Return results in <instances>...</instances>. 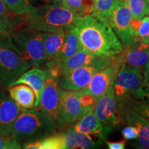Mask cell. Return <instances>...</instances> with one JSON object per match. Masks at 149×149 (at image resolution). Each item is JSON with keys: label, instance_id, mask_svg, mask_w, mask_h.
Returning a JSON list of instances; mask_svg holds the SVG:
<instances>
[{"label": "cell", "instance_id": "obj_1", "mask_svg": "<svg viewBox=\"0 0 149 149\" xmlns=\"http://www.w3.org/2000/svg\"><path fill=\"white\" fill-rule=\"evenodd\" d=\"M81 47L96 56L112 57L122 53V43L107 20L88 14L74 26Z\"/></svg>", "mask_w": 149, "mask_h": 149}, {"label": "cell", "instance_id": "obj_2", "mask_svg": "<svg viewBox=\"0 0 149 149\" xmlns=\"http://www.w3.org/2000/svg\"><path fill=\"white\" fill-rule=\"evenodd\" d=\"M80 17L66 7L55 3L31 5L23 15V24L41 32L58 33L74 27Z\"/></svg>", "mask_w": 149, "mask_h": 149}, {"label": "cell", "instance_id": "obj_3", "mask_svg": "<svg viewBox=\"0 0 149 149\" xmlns=\"http://www.w3.org/2000/svg\"><path fill=\"white\" fill-rule=\"evenodd\" d=\"M51 122L37 109H23L15 122L11 136L21 143L36 140L55 133Z\"/></svg>", "mask_w": 149, "mask_h": 149}, {"label": "cell", "instance_id": "obj_4", "mask_svg": "<svg viewBox=\"0 0 149 149\" xmlns=\"http://www.w3.org/2000/svg\"><path fill=\"white\" fill-rule=\"evenodd\" d=\"M10 35L21 55L33 66L40 68L45 65L46 57L41 31L22 24L14 27Z\"/></svg>", "mask_w": 149, "mask_h": 149}, {"label": "cell", "instance_id": "obj_5", "mask_svg": "<svg viewBox=\"0 0 149 149\" xmlns=\"http://www.w3.org/2000/svg\"><path fill=\"white\" fill-rule=\"evenodd\" d=\"M59 89L57 79L48 74L41 95L40 103L35 109L44 115L56 130L61 131L67 128L61 115Z\"/></svg>", "mask_w": 149, "mask_h": 149}, {"label": "cell", "instance_id": "obj_6", "mask_svg": "<svg viewBox=\"0 0 149 149\" xmlns=\"http://www.w3.org/2000/svg\"><path fill=\"white\" fill-rule=\"evenodd\" d=\"M113 56L98 57L91 64L84 66L61 74L58 79L59 87L66 91H77L85 88L95 74L111 64Z\"/></svg>", "mask_w": 149, "mask_h": 149}, {"label": "cell", "instance_id": "obj_7", "mask_svg": "<svg viewBox=\"0 0 149 149\" xmlns=\"http://www.w3.org/2000/svg\"><path fill=\"white\" fill-rule=\"evenodd\" d=\"M32 67L21 54L11 48L0 49V90L11 86L22 74Z\"/></svg>", "mask_w": 149, "mask_h": 149}, {"label": "cell", "instance_id": "obj_8", "mask_svg": "<svg viewBox=\"0 0 149 149\" xmlns=\"http://www.w3.org/2000/svg\"><path fill=\"white\" fill-rule=\"evenodd\" d=\"M132 19L133 15L126 0H122L116 6L107 20L122 43L123 48L139 41L135 36L132 29Z\"/></svg>", "mask_w": 149, "mask_h": 149}, {"label": "cell", "instance_id": "obj_9", "mask_svg": "<svg viewBox=\"0 0 149 149\" xmlns=\"http://www.w3.org/2000/svg\"><path fill=\"white\" fill-rule=\"evenodd\" d=\"M122 65V53L113 56L111 64L96 72L91 79L88 84L85 88L78 91L81 94L91 95L95 97L97 100L113 85L115 76Z\"/></svg>", "mask_w": 149, "mask_h": 149}, {"label": "cell", "instance_id": "obj_10", "mask_svg": "<svg viewBox=\"0 0 149 149\" xmlns=\"http://www.w3.org/2000/svg\"><path fill=\"white\" fill-rule=\"evenodd\" d=\"M143 79L144 77L140 70L122 65L113 84L116 100L133 95L140 87Z\"/></svg>", "mask_w": 149, "mask_h": 149}, {"label": "cell", "instance_id": "obj_11", "mask_svg": "<svg viewBox=\"0 0 149 149\" xmlns=\"http://www.w3.org/2000/svg\"><path fill=\"white\" fill-rule=\"evenodd\" d=\"M94 113L105 128L112 130L113 128L121 124L113 85L97 100L95 104Z\"/></svg>", "mask_w": 149, "mask_h": 149}, {"label": "cell", "instance_id": "obj_12", "mask_svg": "<svg viewBox=\"0 0 149 149\" xmlns=\"http://www.w3.org/2000/svg\"><path fill=\"white\" fill-rule=\"evenodd\" d=\"M60 111L62 120L66 128L73 125L79 120L90 107L86 109L81 107L79 102V91H66L59 89Z\"/></svg>", "mask_w": 149, "mask_h": 149}, {"label": "cell", "instance_id": "obj_13", "mask_svg": "<svg viewBox=\"0 0 149 149\" xmlns=\"http://www.w3.org/2000/svg\"><path fill=\"white\" fill-rule=\"evenodd\" d=\"M22 109L6 90H0V130L4 135H11L12 128Z\"/></svg>", "mask_w": 149, "mask_h": 149}, {"label": "cell", "instance_id": "obj_14", "mask_svg": "<svg viewBox=\"0 0 149 149\" xmlns=\"http://www.w3.org/2000/svg\"><path fill=\"white\" fill-rule=\"evenodd\" d=\"M119 118L121 124L126 123L128 125L135 126L138 130L137 148H149V124L142 115L124 108L117 107Z\"/></svg>", "mask_w": 149, "mask_h": 149}, {"label": "cell", "instance_id": "obj_15", "mask_svg": "<svg viewBox=\"0 0 149 149\" xmlns=\"http://www.w3.org/2000/svg\"><path fill=\"white\" fill-rule=\"evenodd\" d=\"M121 53L123 66L142 71L149 57V44L139 40L123 48Z\"/></svg>", "mask_w": 149, "mask_h": 149}, {"label": "cell", "instance_id": "obj_16", "mask_svg": "<svg viewBox=\"0 0 149 149\" xmlns=\"http://www.w3.org/2000/svg\"><path fill=\"white\" fill-rule=\"evenodd\" d=\"M94 107L95 106L89 108L79 120L70 126L79 133L88 135H96L100 139H104L112 130L105 128L100 123L94 113Z\"/></svg>", "mask_w": 149, "mask_h": 149}, {"label": "cell", "instance_id": "obj_17", "mask_svg": "<svg viewBox=\"0 0 149 149\" xmlns=\"http://www.w3.org/2000/svg\"><path fill=\"white\" fill-rule=\"evenodd\" d=\"M82 47L80 44L79 37L74 26L67 30L65 33L64 44L57 57L52 62L46 64V70L48 74L52 73L61 62L75 54Z\"/></svg>", "mask_w": 149, "mask_h": 149}, {"label": "cell", "instance_id": "obj_18", "mask_svg": "<svg viewBox=\"0 0 149 149\" xmlns=\"http://www.w3.org/2000/svg\"><path fill=\"white\" fill-rule=\"evenodd\" d=\"M98 57L99 56L91 53L85 48H81L75 54L61 62L49 75L57 79L61 74L68 73L79 67L91 64L95 61Z\"/></svg>", "mask_w": 149, "mask_h": 149}, {"label": "cell", "instance_id": "obj_19", "mask_svg": "<svg viewBox=\"0 0 149 149\" xmlns=\"http://www.w3.org/2000/svg\"><path fill=\"white\" fill-rule=\"evenodd\" d=\"M61 149L95 148L102 144V141H95L91 135L79 133L69 126L61 131Z\"/></svg>", "mask_w": 149, "mask_h": 149}, {"label": "cell", "instance_id": "obj_20", "mask_svg": "<svg viewBox=\"0 0 149 149\" xmlns=\"http://www.w3.org/2000/svg\"><path fill=\"white\" fill-rule=\"evenodd\" d=\"M48 76V74L46 70H42L40 68L34 67L32 69L28 70L22 74L13 84L12 86L22 84L31 87L34 91L35 95V108H36L40 103L41 95Z\"/></svg>", "mask_w": 149, "mask_h": 149}, {"label": "cell", "instance_id": "obj_21", "mask_svg": "<svg viewBox=\"0 0 149 149\" xmlns=\"http://www.w3.org/2000/svg\"><path fill=\"white\" fill-rule=\"evenodd\" d=\"M65 33L66 31L58 33L42 32L43 45L46 57V64L52 62L57 57L64 44Z\"/></svg>", "mask_w": 149, "mask_h": 149}, {"label": "cell", "instance_id": "obj_22", "mask_svg": "<svg viewBox=\"0 0 149 149\" xmlns=\"http://www.w3.org/2000/svg\"><path fill=\"white\" fill-rule=\"evenodd\" d=\"M10 97L23 109H34L35 95L33 89L26 84H16L7 88Z\"/></svg>", "mask_w": 149, "mask_h": 149}, {"label": "cell", "instance_id": "obj_23", "mask_svg": "<svg viewBox=\"0 0 149 149\" xmlns=\"http://www.w3.org/2000/svg\"><path fill=\"white\" fill-rule=\"evenodd\" d=\"M117 107L130 110L149 118V102L143 101L133 96H128L122 100H117Z\"/></svg>", "mask_w": 149, "mask_h": 149}, {"label": "cell", "instance_id": "obj_24", "mask_svg": "<svg viewBox=\"0 0 149 149\" xmlns=\"http://www.w3.org/2000/svg\"><path fill=\"white\" fill-rule=\"evenodd\" d=\"M122 0H92L91 15L108 20L116 6Z\"/></svg>", "mask_w": 149, "mask_h": 149}, {"label": "cell", "instance_id": "obj_25", "mask_svg": "<svg viewBox=\"0 0 149 149\" xmlns=\"http://www.w3.org/2000/svg\"><path fill=\"white\" fill-rule=\"evenodd\" d=\"M91 6L92 0H65V7L80 17L91 14Z\"/></svg>", "mask_w": 149, "mask_h": 149}, {"label": "cell", "instance_id": "obj_26", "mask_svg": "<svg viewBox=\"0 0 149 149\" xmlns=\"http://www.w3.org/2000/svg\"><path fill=\"white\" fill-rule=\"evenodd\" d=\"M126 1L133 18L139 20L148 15L149 3L147 0H126Z\"/></svg>", "mask_w": 149, "mask_h": 149}, {"label": "cell", "instance_id": "obj_27", "mask_svg": "<svg viewBox=\"0 0 149 149\" xmlns=\"http://www.w3.org/2000/svg\"><path fill=\"white\" fill-rule=\"evenodd\" d=\"M9 12L16 16H23L32 5L29 0H3Z\"/></svg>", "mask_w": 149, "mask_h": 149}, {"label": "cell", "instance_id": "obj_28", "mask_svg": "<svg viewBox=\"0 0 149 149\" xmlns=\"http://www.w3.org/2000/svg\"><path fill=\"white\" fill-rule=\"evenodd\" d=\"M22 145L11 135L0 134V149H19Z\"/></svg>", "mask_w": 149, "mask_h": 149}, {"label": "cell", "instance_id": "obj_29", "mask_svg": "<svg viewBox=\"0 0 149 149\" xmlns=\"http://www.w3.org/2000/svg\"><path fill=\"white\" fill-rule=\"evenodd\" d=\"M134 35L139 40L149 36V17L148 15L140 19L138 28L135 31Z\"/></svg>", "mask_w": 149, "mask_h": 149}, {"label": "cell", "instance_id": "obj_30", "mask_svg": "<svg viewBox=\"0 0 149 149\" xmlns=\"http://www.w3.org/2000/svg\"><path fill=\"white\" fill-rule=\"evenodd\" d=\"M1 48H11L20 53L17 47L13 42L12 37L8 33L0 32V49Z\"/></svg>", "mask_w": 149, "mask_h": 149}, {"label": "cell", "instance_id": "obj_31", "mask_svg": "<svg viewBox=\"0 0 149 149\" xmlns=\"http://www.w3.org/2000/svg\"><path fill=\"white\" fill-rule=\"evenodd\" d=\"M122 134L126 140H135L138 137V130L135 126L128 125L122 130Z\"/></svg>", "mask_w": 149, "mask_h": 149}, {"label": "cell", "instance_id": "obj_32", "mask_svg": "<svg viewBox=\"0 0 149 149\" xmlns=\"http://www.w3.org/2000/svg\"><path fill=\"white\" fill-rule=\"evenodd\" d=\"M79 100L81 107L84 109H86V108L92 107V106H95L97 102V100L95 97L88 94H81V93H80Z\"/></svg>", "mask_w": 149, "mask_h": 149}, {"label": "cell", "instance_id": "obj_33", "mask_svg": "<svg viewBox=\"0 0 149 149\" xmlns=\"http://www.w3.org/2000/svg\"><path fill=\"white\" fill-rule=\"evenodd\" d=\"M10 13L7 7L6 6L3 0H0V19H3L6 23L8 24L12 28V23H11V20L10 17Z\"/></svg>", "mask_w": 149, "mask_h": 149}, {"label": "cell", "instance_id": "obj_34", "mask_svg": "<svg viewBox=\"0 0 149 149\" xmlns=\"http://www.w3.org/2000/svg\"><path fill=\"white\" fill-rule=\"evenodd\" d=\"M149 91V72L148 74H146V75L144 76V79H143L142 84L140 86L138 90L134 93L133 95V97H137L141 94V93L146 92V91Z\"/></svg>", "mask_w": 149, "mask_h": 149}, {"label": "cell", "instance_id": "obj_35", "mask_svg": "<svg viewBox=\"0 0 149 149\" xmlns=\"http://www.w3.org/2000/svg\"><path fill=\"white\" fill-rule=\"evenodd\" d=\"M106 141V144H107L108 148L110 149H124L125 148V141H117V142H113L107 140H104Z\"/></svg>", "mask_w": 149, "mask_h": 149}, {"label": "cell", "instance_id": "obj_36", "mask_svg": "<svg viewBox=\"0 0 149 149\" xmlns=\"http://www.w3.org/2000/svg\"><path fill=\"white\" fill-rule=\"evenodd\" d=\"M0 32L8 33L10 35H11L12 32V28L1 19H0Z\"/></svg>", "mask_w": 149, "mask_h": 149}, {"label": "cell", "instance_id": "obj_37", "mask_svg": "<svg viewBox=\"0 0 149 149\" xmlns=\"http://www.w3.org/2000/svg\"><path fill=\"white\" fill-rule=\"evenodd\" d=\"M135 97L139 99V100H143V101L149 102V91H146V92L141 93V94Z\"/></svg>", "mask_w": 149, "mask_h": 149}, {"label": "cell", "instance_id": "obj_38", "mask_svg": "<svg viewBox=\"0 0 149 149\" xmlns=\"http://www.w3.org/2000/svg\"><path fill=\"white\" fill-rule=\"evenodd\" d=\"M141 72H142L143 76L146 75V74H148L149 72V57H148V60H147L146 64L144 65V68H143L142 71H141Z\"/></svg>", "mask_w": 149, "mask_h": 149}, {"label": "cell", "instance_id": "obj_39", "mask_svg": "<svg viewBox=\"0 0 149 149\" xmlns=\"http://www.w3.org/2000/svg\"><path fill=\"white\" fill-rule=\"evenodd\" d=\"M52 2L55 4L62 6L65 7V0H52Z\"/></svg>", "mask_w": 149, "mask_h": 149}, {"label": "cell", "instance_id": "obj_40", "mask_svg": "<svg viewBox=\"0 0 149 149\" xmlns=\"http://www.w3.org/2000/svg\"><path fill=\"white\" fill-rule=\"evenodd\" d=\"M30 2H31V1H46V2H52V0H29Z\"/></svg>", "mask_w": 149, "mask_h": 149}, {"label": "cell", "instance_id": "obj_41", "mask_svg": "<svg viewBox=\"0 0 149 149\" xmlns=\"http://www.w3.org/2000/svg\"><path fill=\"white\" fill-rule=\"evenodd\" d=\"M141 41H142V42L148 43V44H149V36L148 37H146V38H144V39H142V40H141Z\"/></svg>", "mask_w": 149, "mask_h": 149}, {"label": "cell", "instance_id": "obj_42", "mask_svg": "<svg viewBox=\"0 0 149 149\" xmlns=\"http://www.w3.org/2000/svg\"><path fill=\"white\" fill-rule=\"evenodd\" d=\"M146 119L147 122H148V124H149V118H146Z\"/></svg>", "mask_w": 149, "mask_h": 149}, {"label": "cell", "instance_id": "obj_43", "mask_svg": "<svg viewBox=\"0 0 149 149\" xmlns=\"http://www.w3.org/2000/svg\"><path fill=\"white\" fill-rule=\"evenodd\" d=\"M0 134H1V130H0Z\"/></svg>", "mask_w": 149, "mask_h": 149}, {"label": "cell", "instance_id": "obj_44", "mask_svg": "<svg viewBox=\"0 0 149 149\" xmlns=\"http://www.w3.org/2000/svg\"><path fill=\"white\" fill-rule=\"evenodd\" d=\"M147 1H148V3H149V0H147Z\"/></svg>", "mask_w": 149, "mask_h": 149}, {"label": "cell", "instance_id": "obj_45", "mask_svg": "<svg viewBox=\"0 0 149 149\" xmlns=\"http://www.w3.org/2000/svg\"><path fill=\"white\" fill-rule=\"evenodd\" d=\"M148 16L149 17V13H148Z\"/></svg>", "mask_w": 149, "mask_h": 149}]
</instances>
